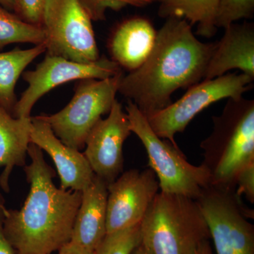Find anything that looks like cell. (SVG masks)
<instances>
[{
	"label": "cell",
	"instance_id": "cell-14",
	"mask_svg": "<svg viewBox=\"0 0 254 254\" xmlns=\"http://www.w3.org/2000/svg\"><path fill=\"white\" fill-rule=\"evenodd\" d=\"M157 31L151 21L132 16L115 25L108 40L110 60L122 69L134 71L148 59L156 40Z\"/></svg>",
	"mask_w": 254,
	"mask_h": 254
},
{
	"label": "cell",
	"instance_id": "cell-7",
	"mask_svg": "<svg viewBox=\"0 0 254 254\" xmlns=\"http://www.w3.org/2000/svg\"><path fill=\"white\" fill-rule=\"evenodd\" d=\"M217 254H254V214L235 188L210 185L197 198Z\"/></svg>",
	"mask_w": 254,
	"mask_h": 254
},
{
	"label": "cell",
	"instance_id": "cell-15",
	"mask_svg": "<svg viewBox=\"0 0 254 254\" xmlns=\"http://www.w3.org/2000/svg\"><path fill=\"white\" fill-rule=\"evenodd\" d=\"M239 69L254 79V24L232 23L216 43L203 79H212Z\"/></svg>",
	"mask_w": 254,
	"mask_h": 254
},
{
	"label": "cell",
	"instance_id": "cell-16",
	"mask_svg": "<svg viewBox=\"0 0 254 254\" xmlns=\"http://www.w3.org/2000/svg\"><path fill=\"white\" fill-rule=\"evenodd\" d=\"M108 184L95 176L91 185L82 190L71 242L95 252L107 235Z\"/></svg>",
	"mask_w": 254,
	"mask_h": 254
},
{
	"label": "cell",
	"instance_id": "cell-17",
	"mask_svg": "<svg viewBox=\"0 0 254 254\" xmlns=\"http://www.w3.org/2000/svg\"><path fill=\"white\" fill-rule=\"evenodd\" d=\"M31 128V117L14 118L0 105V187L6 193L13 170L26 165Z\"/></svg>",
	"mask_w": 254,
	"mask_h": 254
},
{
	"label": "cell",
	"instance_id": "cell-29",
	"mask_svg": "<svg viewBox=\"0 0 254 254\" xmlns=\"http://www.w3.org/2000/svg\"><path fill=\"white\" fill-rule=\"evenodd\" d=\"M0 5L6 9L14 12L15 8V0H0Z\"/></svg>",
	"mask_w": 254,
	"mask_h": 254
},
{
	"label": "cell",
	"instance_id": "cell-20",
	"mask_svg": "<svg viewBox=\"0 0 254 254\" xmlns=\"http://www.w3.org/2000/svg\"><path fill=\"white\" fill-rule=\"evenodd\" d=\"M46 33L42 26L23 21L17 15L0 5V50L14 43H45Z\"/></svg>",
	"mask_w": 254,
	"mask_h": 254
},
{
	"label": "cell",
	"instance_id": "cell-25",
	"mask_svg": "<svg viewBox=\"0 0 254 254\" xmlns=\"http://www.w3.org/2000/svg\"><path fill=\"white\" fill-rule=\"evenodd\" d=\"M235 186L237 195H245L250 203H254V162L249 164L238 173Z\"/></svg>",
	"mask_w": 254,
	"mask_h": 254
},
{
	"label": "cell",
	"instance_id": "cell-8",
	"mask_svg": "<svg viewBox=\"0 0 254 254\" xmlns=\"http://www.w3.org/2000/svg\"><path fill=\"white\" fill-rule=\"evenodd\" d=\"M254 80L243 73H226L212 79H203L190 87L175 103L145 117L160 138L178 146L175 134L185 131L198 113L220 100L243 96L253 86Z\"/></svg>",
	"mask_w": 254,
	"mask_h": 254
},
{
	"label": "cell",
	"instance_id": "cell-4",
	"mask_svg": "<svg viewBox=\"0 0 254 254\" xmlns=\"http://www.w3.org/2000/svg\"><path fill=\"white\" fill-rule=\"evenodd\" d=\"M141 244L150 254H195L210 239L196 200L158 192L140 224Z\"/></svg>",
	"mask_w": 254,
	"mask_h": 254
},
{
	"label": "cell",
	"instance_id": "cell-27",
	"mask_svg": "<svg viewBox=\"0 0 254 254\" xmlns=\"http://www.w3.org/2000/svg\"><path fill=\"white\" fill-rule=\"evenodd\" d=\"M58 254H95V252L86 250L74 242H70L58 251Z\"/></svg>",
	"mask_w": 254,
	"mask_h": 254
},
{
	"label": "cell",
	"instance_id": "cell-18",
	"mask_svg": "<svg viewBox=\"0 0 254 254\" xmlns=\"http://www.w3.org/2000/svg\"><path fill=\"white\" fill-rule=\"evenodd\" d=\"M46 52V43H43L26 50L16 48L0 53V105L11 115L17 102L15 87L18 78L33 60Z\"/></svg>",
	"mask_w": 254,
	"mask_h": 254
},
{
	"label": "cell",
	"instance_id": "cell-2",
	"mask_svg": "<svg viewBox=\"0 0 254 254\" xmlns=\"http://www.w3.org/2000/svg\"><path fill=\"white\" fill-rule=\"evenodd\" d=\"M43 150L30 143L24 172L30 190L20 210L6 209L3 229L16 254H51L71 242L82 192L58 188Z\"/></svg>",
	"mask_w": 254,
	"mask_h": 254
},
{
	"label": "cell",
	"instance_id": "cell-6",
	"mask_svg": "<svg viewBox=\"0 0 254 254\" xmlns=\"http://www.w3.org/2000/svg\"><path fill=\"white\" fill-rule=\"evenodd\" d=\"M123 76L121 71L105 79L79 80L67 105L53 115L39 116L63 143L83 149L92 128L103 115L110 113Z\"/></svg>",
	"mask_w": 254,
	"mask_h": 254
},
{
	"label": "cell",
	"instance_id": "cell-3",
	"mask_svg": "<svg viewBox=\"0 0 254 254\" xmlns=\"http://www.w3.org/2000/svg\"><path fill=\"white\" fill-rule=\"evenodd\" d=\"M211 133L200 143L211 185L235 188L237 175L254 162V100L229 98L213 117Z\"/></svg>",
	"mask_w": 254,
	"mask_h": 254
},
{
	"label": "cell",
	"instance_id": "cell-11",
	"mask_svg": "<svg viewBox=\"0 0 254 254\" xmlns=\"http://www.w3.org/2000/svg\"><path fill=\"white\" fill-rule=\"evenodd\" d=\"M158 190V178L150 168L128 170L109 184L107 234L141 223Z\"/></svg>",
	"mask_w": 254,
	"mask_h": 254
},
{
	"label": "cell",
	"instance_id": "cell-24",
	"mask_svg": "<svg viewBox=\"0 0 254 254\" xmlns=\"http://www.w3.org/2000/svg\"><path fill=\"white\" fill-rule=\"evenodd\" d=\"M47 0H15L14 13L23 21L42 26Z\"/></svg>",
	"mask_w": 254,
	"mask_h": 254
},
{
	"label": "cell",
	"instance_id": "cell-5",
	"mask_svg": "<svg viewBox=\"0 0 254 254\" xmlns=\"http://www.w3.org/2000/svg\"><path fill=\"white\" fill-rule=\"evenodd\" d=\"M125 110L131 131L146 150L148 165L158 178L160 191L197 199L202 190L211 185L207 168L203 164L195 166L189 163L178 146L160 138L152 129L146 117L131 100Z\"/></svg>",
	"mask_w": 254,
	"mask_h": 254
},
{
	"label": "cell",
	"instance_id": "cell-22",
	"mask_svg": "<svg viewBox=\"0 0 254 254\" xmlns=\"http://www.w3.org/2000/svg\"><path fill=\"white\" fill-rule=\"evenodd\" d=\"M254 15V0H220L215 25L225 29L240 19H251Z\"/></svg>",
	"mask_w": 254,
	"mask_h": 254
},
{
	"label": "cell",
	"instance_id": "cell-21",
	"mask_svg": "<svg viewBox=\"0 0 254 254\" xmlns=\"http://www.w3.org/2000/svg\"><path fill=\"white\" fill-rule=\"evenodd\" d=\"M140 224L107 234L95 254H131L141 243Z\"/></svg>",
	"mask_w": 254,
	"mask_h": 254
},
{
	"label": "cell",
	"instance_id": "cell-19",
	"mask_svg": "<svg viewBox=\"0 0 254 254\" xmlns=\"http://www.w3.org/2000/svg\"><path fill=\"white\" fill-rule=\"evenodd\" d=\"M220 0H162L158 16L184 18L190 26L197 24L196 34L210 38L215 36V15Z\"/></svg>",
	"mask_w": 254,
	"mask_h": 254
},
{
	"label": "cell",
	"instance_id": "cell-1",
	"mask_svg": "<svg viewBox=\"0 0 254 254\" xmlns=\"http://www.w3.org/2000/svg\"><path fill=\"white\" fill-rule=\"evenodd\" d=\"M216 43L197 39L184 18H168L157 31L154 46L139 68L122 78L118 93L145 116L167 108L172 95L204 78Z\"/></svg>",
	"mask_w": 254,
	"mask_h": 254
},
{
	"label": "cell",
	"instance_id": "cell-26",
	"mask_svg": "<svg viewBox=\"0 0 254 254\" xmlns=\"http://www.w3.org/2000/svg\"><path fill=\"white\" fill-rule=\"evenodd\" d=\"M4 200L2 195L0 194V254H16L12 246L10 245L9 241L6 240L3 229L4 213L6 210Z\"/></svg>",
	"mask_w": 254,
	"mask_h": 254
},
{
	"label": "cell",
	"instance_id": "cell-12",
	"mask_svg": "<svg viewBox=\"0 0 254 254\" xmlns=\"http://www.w3.org/2000/svg\"><path fill=\"white\" fill-rule=\"evenodd\" d=\"M131 133L128 115L116 99L108 118L100 120L87 137L83 155L95 176L108 185L123 173V145Z\"/></svg>",
	"mask_w": 254,
	"mask_h": 254
},
{
	"label": "cell",
	"instance_id": "cell-23",
	"mask_svg": "<svg viewBox=\"0 0 254 254\" xmlns=\"http://www.w3.org/2000/svg\"><path fill=\"white\" fill-rule=\"evenodd\" d=\"M93 21H105L107 11H120L126 6L143 7L162 0H78Z\"/></svg>",
	"mask_w": 254,
	"mask_h": 254
},
{
	"label": "cell",
	"instance_id": "cell-28",
	"mask_svg": "<svg viewBox=\"0 0 254 254\" xmlns=\"http://www.w3.org/2000/svg\"><path fill=\"white\" fill-rule=\"evenodd\" d=\"M195 254H213L209 240L205 241L201 244Z\"/></svg>",
	"mask_w": 254,
	"mask_h": 254
},
{
	"label": "cell",
	"instance_id": "cell-10",
	"mask_svg": "<svg viewBox=\"0 0 254 254\" xmlns=\"http://www.w3.org/2000/svg\"><path fill=\"white\" fill-rule=\"evenodd\" d=\"M121 71L123 69L116 63L105 56L93 63H80L46 53L34 70L23 73L28 87L17 100L13 117L31 118L32 109L40 98L64 83L86 78L105 79Z\"/></svg>",
	"mask_w": 254,
	"mask_h": 254
},
{
	"label": "cell",
	"instance_id": "cell-30",
	"mask_svg": "<svg viewBox=\"0 0 254 254\" xmlns=\"http://www.w3.org/2000/svg\"><path fill=\"white\" fill-rule=\"evenodd\" d=\"M131 254H150V252L147 250V249L145 248L144 246L142 245V244H140V245H138V247L135 249L132 252Z\"/></svg>",
	"mask_w": 254,
	"mask_h": 254
},
{
	"label": "cell",
	"instance_id": "cell-13",
	"mask_svg": "<svg viewBox=\"0 0 254 254\" xmlns=\"http://www.w3.org/2000/svg\"><path fill=\"white\" fill-rule=\"evenodd\" d=\"M30 141L46 152L54 162L60 188L82 191L91 185L95 174L85 155L63 143L40 116L31 118Z\"/></svg>",
	"mask_w": 254,
	"mask_h": 254
},
{
	"label": "cell",
	"instance_id": "cell-9",
	"mask_svg": "<svg viewBox=\"0 0 254 254\" xmlns=\"http://www.w3.org/2000/svg\"><path fill=\"white\" fill-rule=\"evenodd\" d=\"M92 22L78 0H47L42 23L46 53L76 63L97 61L100 57Z\"/></svg>",
	"mask_w": 254,
	"mask_h": 254
}]
</instances>
